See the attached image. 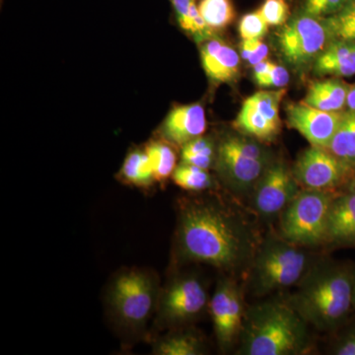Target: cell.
<instances>
[{
    "instance_id": "4fadbf2b",
    "label": "cell",
    "mask_w": 355,
    "mask_h": 355,
    "mask_svg": "<svg viewBox=\"0 0 355 355\" xmlns=\"http://www.w3.org/2000/svg\"><path fill=\"white\" fill-rule=\"evenodd\" d=\"M343 111L327 112L305 103H291L286 107L287 123L297 130L312 146L327 148L342 121Z\"/></svg>"
},
{
    "instance_id": "ba28073f",
    "label": "cell",
    "mask_w": 355,
    "mask_h": 355,
    "mask_svg": "<svg viewBox=\"0 0 355 355\" xmlns=\"http://www.w3.org/2000/svg\"><path fill=\"white\" fill-rule=\"evenodd\" d=\"M335 191L303 189L279 217V234L298 246H324L327 218Z\"/></svg>"
},
{
    "instance_id": "f1b7e54d",
    "label": "cell",
    "mask_w": 355,
    "mask_h": 355,
    "mask_svg": "<svg viewBox=\"0 0 355 355\" xmlns=\"http://www.w3.org/2000/svg\"><path fill=\"white\" fill-rule=\"evenodd\" d=\"M268 26H284L289 16V7L286 0H265L258 9Z\"/></svg>"
},
{
    "instance_id": "d4e9b609",
    "label": "cell",
    "mask_w": 355,
    "mask_h": 355,
    "mask_svg": "<svg viewBox=\"0 0 355 355\" xmlns=\"http://www.w3.org/2000/svg\"><path fill=\"white\" fill-rule=\"evenodd\" d=\"M171 178L173 182L184 191L200 193L216 188V181L209 170L186 163H180Z\"/></svg>"
},
{
    "instance_id": "836d02e7",
    "label": "cell",
    "mask_w": 355,
    "mask_h": 355,
    "mask_svg": "<svg viewBox=\"0 0 355 355\" xmlns=\"http://www.w3.org/2000/svg\"><path fill=\"white\" fill-rule=\"evenodd\" d=\"M268 57V48L261 40H254V49L251 57L248 60L251 65L258 64L259 62L266 60Z\"/></svg>"
},
{
    "instance_id": "8d00e7d4",
    "label": "cell",
    "mask_w": 355,
    "mask_h": 355,
    "mask_svg": "<svg viewBox=\"0 0 355 355\" xmlns=\"http://www.w3.org/2000/svg\"><path fill=\"white\" fill-rule=\"evenodd\" d=\"M347 191H355V174L354 176L349 180L347 183Z\"/></svg>"
},
{
    "instance_id": "30bf717a",
    "label": "cell",
    "mask_w": 355,
    "mask_h": 355,
    "mask_svg": "<svg viewBox=\"0 0 355 355\" xmlns=\"http://www.w3.org/2000/svg\"><path fill=\"white\" fill-rule=\"evenodd\" d=\"M209 310L217 345L227 352L239 342L246 314L241 286L230 277H222L210 298Z\"/></svg>"
},
{
    "instance_id": "6da1fadb",
    "label": "cell",
    "mask_w": 355,
    "mask_h": 355,
    "mask_svg": "<svg viewBox=\"0 0 355 355\" xmlns=\"http://www.w3.org/2000/svg\"><path fill=\"white\" fill-rule=\"evenodd\" d=\"M261 241L253 222L232 203L216 196L177 202L172 265L205 263L226 275L249 270Z\"/></svg>"
},
{
    "instance_id": "277c9868",
    "label": "cell",
    "mask_w": 355,
    "mask_h": 355,
    "mask_svg": "<svg viewBox=\"0 0 355 355\" xmlns=\"http://www.w3.org/2000/svg\"><path fill=\"white\" fill-rule=\"evenodd\" d=\"M157 273L147 268H123L109 282L105 305L110 321L127 338L149 336L161 291Z\"/></svg>"
},
{
    "instance_id": "5bb4252c",
    "label": "cell",
    "mask_w": 355,
    "mask_h": 355,
    "mask_svg": "<svg viewBox=\"0 0 355 355\" xmlns=\"http://www.w3.org/2000/svg\"><path fill=\"white\" fill-rule=\"evenodd\" d=\"M324 246L355 248V191L336 193L331 200Z\"/></svg>"
},
{
    "instance_id": "7a4b0ae2",
    "label": "cell",
    "mask_w": 355,
    "mask_h": 355,
    "mask_svg": "<svg viewBox=\"0 0 355 355\" xmlns=\"http://www.w3.org/2000/svg\"><path fill=\"white\" fill-rule=\"evenodd\" d=\"M354 272L345 266L322 261L311 266L286 301L317 330H336L354 307Z\"/></svg>"
},
{
    "instance_id": "3957f363",
    "label": "cell",
    "mask_w": 355,
    "mask_h": 355,
    "mask_svg": "<svg viewBox=\"0 0 355 355\" xmlns=\"http://www.w3.org/2000/svg\"><path fill=\"white\" fill-rule=\"evenodd\" d=\"M309 327L286 300L252 306L246 309L237 354H304L310 347Z\"/></svg>"
},
{
    "instance_id": "603a6c76",
    "label": "cell",
    "mask_w": 355,
    "mask_h": 355,
    "mask_svg": "<svg viewBox=\"0 0 355 355\" xmlns=\"http://www.w3.org/2000/svg\"><path fill=\"white\" fill-rule=\"evenodd\" d=\"M173 144L166 140H153L147 144L146 153L150 161L153 176L157 183H164L177 167V153Z\"/></svg>"
},
{
    "instance_id": "cb8c5ba5",
    "label": "cell",
    "mask_w": 355,
    "mask_h": 355,
    "mask_svg": "<svg viewBox=\"0 0 355 355\" xmlns=\"http://www.w3.org/2000/svg\"><path fill=\"white\" fill-rule=\"evenodd\" d=\"M217 146L214 139L200 137L182 146L181 162L209 170L216 167Z\"/></svg>"
},
{
    "instance_id": "7c38bea8",
    "label": "cell",
    "mask_w": 355,
    "mask_h": 355,
    "mask_svg": "<svg viewBox=\"0 0 355 355\" xmlns=\"http://www.w3.org/2000/svg\"><path fill=\"white\" fill-rule=\"evenodd\" d=\"M292 172L301 188L311 190L335 191L352 178L328 149L312 146L299 155Z\"/></svg>"
},
{
    "instance_id": "1f68e13d",
    "label": "cell",
    "mask_w": 355,
    "mask_h": 355,
    "mask_svg": "<svg viewBox=\"0 0 355 355\" xmlns=\"http://www.w3.org/2000/svg\"><path fill=\"white\" fill-rule=\"evenodd\" d=\"M331 354L336 355H355V329H352V330L347 331L335 343Z\"/></svg>"
},
{
    "instance_id": "e0dca14e",
    "label": "cell",
    "mask_w": 355,
    "mask_h": 355,
    "mask_svg": "<svg viewBox=\"0 0 355 355\" xmlns=\"http://www.w3.org/2000/svg\"><path fill=\"white\" fill-rule=\"evenodd\" d=\"M317 76H355V40H333L314 64Z\"/></svg>"
},
{
    "instance_id": "74e56055",
    "label": "cell",
    "mask_w": 355,
    "mask_h": 355,
    "mask_svg": "<svg viewBox=\"0 0 355 355\" xmlns=\"http://www.w3.org/2000/svg\"><path fill=\"white\" fill-rule=\"evenodd\" d=\"M354 307H355V270H354Z\"/></svg>"
},
{
    "instance_id": "83f0119b",
    "label": "cell",
    "mask_w": 355,
    "mask_h": 355,
    "mask_svg": "<svg viewBox=\"0 0 355 355\" xmlns=\"http://www.w3.org/2000/svg\"><path fill=\"white\" fill-rule=\"evenodd\" d=\"M268 23L258 10L243 16L239 23V34L243 40H261L268 33Z\"/></svg>"
},
{
    "instance_id": "e575fe53",
    "label": "cell",
    "mask_w": 355,
    "mask_h": 355,
    "mask_svg": "<svg viewBox=\"0 0 355 355\" xmlns=\"http://www.w3.org/2000/svg\"><path fill=\"white\" fill-rule=\"evenodd\" d=\"M272 62L268 60H263V62H259L258 64L254 65V78L265 76L272 69Z\"/></svg>"
},
{
    "instance_id": "7402d4cb",
    "label": "cell",
    "mask_w": 355,
    "mask_h": 355,
    "mask_svg": "<svg viewBox=\"0 0 355 355\" xmlns=\"http://www.w3.org/2000/svg\"><path fill=\"white\" fill-rule=\"evenodd\" d=\"M119 178L123 184L130 186L141 189L150 188L156 181L146 150L137 149L128 153Z\"/></svg>"
},
{
    "instance_id": "ffe728a7",
    "label": "cell",
    "mask_w": 355,
    "mask_h": 355,
    "mask_svg": "<svg viewBox=\"0 0 355 355\" xmlns=\"http://www.w3.org/2000/svg\"><path fill=\"white\" fill-rule=\"evenodd\" d=\"M235 127L242 135L253 137L261 142L272 141L279 135L280 127L273 125L272 121L261 112L245 100L241 111L235 121Z\"/></svg>"
},
{
    "instance_id": "9a60e30c",
    "label": "cell",
    "mask_w": 355,
    "mask_h": 355,
    "mask_svg": "<svg viewBox=\"0 0 355 355\" xmlns=\"http://www.w3.org/2000/svg\"><path fill=\"white\" fill-rule=\"evenodd\" d=\"M207 130L205 109L200 104L177 106L170 112L160 128L162 139L175 146H184L202 137Z\"/></svg>"
},
{
    "instance_id": "44dd1931",
    "label": "cell",
    "mask_w": 355,
    "mask_h": 355,
    "mask_svg": "<svg viewBox=\"0 0 355 355\" xmlns=\"http://www.w3.org/2000/svg\"><path fill=\"white\" fill-rule=\"evenodd\" d=\"M343 166L355 174V111H343L342 121L330 146L327 147Z\"/></svg>"
},
{
    "instance_id": "5b68a950",
    "label": "cell",
    "mask_w": 355,
    "mask_h": 355,
    "mask_svg": "<svg viewBox=\"0 0 355 355\" xmlns=\"http://www.w3.org/2000/svg\"><path fill=\"white\" fill-rule=\"evenodd\" d=\"M307 249L287 241L279 233L261 238L249 268L254 295L265 296L297 286L313 266Z\"/></svg>"
},
{
    "instance_id": "4dcf8cb0",
    "label": "cell",
    "mask_w": 355,
    "mask_h": 355,
    "mask_svg": "<svg viewBox=\"0 0 355 355\" xmlns=\"http://www.w3.org/2000/svg\"><path fill=\"white\" fill-rule=\"evenodd\" d=\"M254 81L261 87L284 88L289 83V73L284 67L273 64L272 69L268 73L254 78Z\"/></svg>"
},
{
    "instance_id": "2e32d148",
    "label": "cell",
    "mask_w": 355,
    "mask_h": 355,
    "mask_svg": "<svg viewBox=\"0 0 355 355\" xmlns=\"http://www.w3.org/2000/svg\"><path fill=\"white\" fill-rule=\"evenodd\" d=\"M203 70L216 83H233L240 73V57L223 40L210 38L200 50Z\"/></svg>"
},
{
    "instance_id": "8fae6325",
    "label": "cell",
    "mask_w": 355,
    "mask_h": 355,
    "mask_svg": "<svg viewBox=\"0 0 355 355\" xmlns=\"http://www.w3.org/2000/svg\"><path fill=\"white\" fill-rule=\"evenodd\" d=\"M300 190L292 169L273 160L250 195L252 209L265 220L279 218Z\"/></svg>"
},
{
    "instance_id": "d590c367",
    "label": "cell",
    "mask_w": 355,
    "mask_h": 355,
    "mask_svg": "<svg viewBox=\"0 0 355 355\" xmlns=\"http://www.w3.org/2000/svg\"><path fill=\"white\" fill-rule=\"evenodd\" d=\"M347 110L355 111V84L350 86L347 99Z\"/></svg>"
},
{
    "instance_id": "d6a6232c",
    "label": "cell",
    "mask_w": 355,
    "mask_h": 355,
    "mask_svg": "<svg viewBox=\"0 0 355 355\" xmlns=\"http://www.w3.org/2000/svg\"><path fill=\"white\" fill-rule=\"evenodd\" d=\"M195 0H172L179 24L188 31L191 6Z\"/></svg>"
},
{
    "instance_id": "52a82bcc",
    "label": "cell",
    "mask_w": 355,
    "mask_h": 355,
    "mask_svg": "<svg viewBox=\"0 0 355 355\" xmlns=\"http://www.w3.org/2000/svg\"><path fill=\"white\" fill-rule=\"evenodd\" d=\"M209 300L202 277L195 273L175 275L161 287L149 336L193 323L209 309Z\"/></svg>"
},
{
    "instance_id": "f546056e",
    "label": "cell",
    "mask_w": 355,
    "mask_h": 355,
    "mask_svg": "<svg viewBox=\"0 0 355 355\" xmlns=\"http://www.w3.org/2000/svg\"><path fill=\"white\" fill-rule=\"evenodd\" d=\"M349 0H306V14L313 17L333 15Z\"/></svg>"
},
{
    "instance_id": "4316f807",
    "label": "cell",
    "mask_w": 355,
    "mask_h": 355,
    "mask_svg": "<svg viewBox=\"0 0 355 355\" xmlns=\"http://www.w3.org/2000/svg\"><path fill=\"white\" fill-rule=\"evenodd\" d=\"M324 22L331 39L355 40V0H349Z\"/></svg>"
},
{
    "instance_id": "9c48e42d",
    "label": "cell",
    "mask_w": 355,
    "mask_h": 355,
    "mask_svg": "<svg viewBox=\"0 0 355 355\" xmlns=\"http://www.w3.org/2000/svg\"><path fill=\"white\" fill-rule=\"evenodd\" d=\"M331 41L324 22L308 14L286 22L277 33L280 53L294 67H303L315 62Z\"/></svg>"
},
{
    "instance_id": "8992f818",
    "label": "cell",
    "mask_w": 355,
    "mask_h": 355,
    "mask_svg": "<svg viewBox=\"0 0 355 355\" xmlns=\"http://www.w3.org/2000/svg\"><path fill=\"white\" fill-rule=\"evenodd\" d=\"M272 162V153L261 141L241 133L220 140L214 169L229 191L238 197H250Z\"/></svg>"
},
{
    "instance_id": "ac0fdd59",
    "label": "cell",
    "mask_w": 355,
    "mask_h": 355,
    "mask_svg": "<svg viewBox=\"0 0 355 355\" xmlns=\"http://www.w3.org/2000/svg\"><path fill=\"white\" fill-rule=\"evenodd\" d=\"M154 355H203L207 354V343L197 331L182 328L172 329L153 340Z\"/></svg>"
},
{
    "instance_id": "484cf974",
    "label": "cell",
    "mask_w": 355,
    "mask_h": 355,
    "mask_svg": "<svg viewBox=\"0 0 355 355\" xmlns=\"http://www.w3.org/2000/svg\"><path fill=\"white\" fill-rule=\"evenodd\" d=\"M198 6L211 31L225 29L234 20L235 10L231 0H200Z\"/></svg>"
},
{
    "instance_id": "d6986e66",
    "label": "cell",
    "mask_w": 355,
    "mask_h": 355,
    "mask_svg": "<svg viewBox=\"0 0 355 355\" xmlns=\"http://www.w3.org/2000/svg\"><path fill=\"white\" fill-rule=\"evenodd\" d=\"M350 85L338 77L311 83L303 103L327 112H342L347 108Z\"/></svg>"
}]
</instances>
